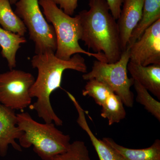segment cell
<instances>
[{
    "mask_svg": "<svg viewBox=\"0 0 160 160\" xmlns=\"http://www.w3.org/2000/svg\"><path fill=\"white\" fill-rule=\"evenodd\" d=\"M145 0H123L117 24L122 52L126 50L132 31L142 18Z\"/></svg>",
    "mask_w": 160,
    "mask_h": 160,
    "instance_id": "10",
    "label": "cell"
},
{
    "mask_svg": "<svg viewBox=\"0 0 160 160\" xmlns=\"http://www.w3.org/2000/svg\"><path fill=\"white\" fill-rule=\"evenodd\" d=\"M129 61L143 66L160 64V19L129 46Z\"/></svg>",
    "mask_w": 160,
    "mask_h": 160,
    "instance_id": "8",
    "label": "cell"
},
{
    "mask_svg": "<svg viewBox=\"0 0 160 160\" xmlns=\"http://www.w3.org/2000/svg\"><path fill=\"white\" fill-rule=\"evenodd\" d=\"M35 79L31 73L10 69L0 74V103L12 110H22L30 106L29 90Z\"/></svg>",
    "mask_w": 160,
    "mask_h": 160,
    "instance_id": "7",
    "label": "cell"
},
{
    "mask_svg": "<svg viewBox=\"0 0 160 160\" xmlns=\"http://www.w3.org/2000/svg\"><path fill=\"white\" fill-rule=\"evenodd\" d=\"M31 65L38 69V75L29 90L30 97L36 98L37 101L29 108L35 110L45 122H54L56 126H62L63 121L52 109L50 97L53 92L61 88L63 73L66 69L87 72L85 59L78 53L69 60H64L57 57L54 52H48L34 55Z\"/></svg>",
    "mask_w": 160,
    "mask_h": 160,
    "instance_id": "1",
    "label": "cell"
},
{
    "mask_svg": "<svg viewBox=\"0 0 160 160\" xmlns=\"http://www.w3.org/2000/svg\"><path fill=\"white\" fill-rule=\"evenodd\" d=\"M17 118L18 126L24 132L19 139L21 147L33 146V151L43 160H51L69 149L70 136L58 129L54 123L38 122L28 112L18 113Z\"/></svg>",
    "mask_w": 160,
    "mask_h": 160,
    "instance_id": "4",
    "label": "cell"
},
{
    "mask_svg": "<svg viewBox=\"0 0 160 160\" xmlns=\"http://www.w3.org/2000/svg\"><path fill=\"white\" fill-rule=\"evenodd\" d=\"M38 2L46 21L51 23L55 32L57 47L55 55L57 57L68 60L73 55L82 53L107 63L103 53H91L80 46L79 41L82 37V29L78 15L72 17L66 14L52 0H38Z\"/></svg>",
    "mask_w": 160,
    "mask_h": 160,
    "instance_id": "3",
    "label": "cell"
},
{
    "mask_svg": "<svg viewBox=\"0 0 160 160\" xmlns=\"http://www.w3.org/2000/svg\"><path fill=\"white\" fill-rule=\"evenodd\" d=\"M23 134L18 126L14 110L0 103V156H6L9 145L15 150L22 151V147L16 140L19 139Z\"/></svg>",
    "mask_w": 160,
    "mask_h": 160,
    "instance_id": "9",
    "label": "cell"
},
{
    "mask_svg": "<svg viewBox=\"0 0 160 160\" xmlns=\"http://www.w3.org/2000/svg\"><path fill=\"white\" fill-rule=\"evenodd\" d=\"M9 1L11 5H13V4H15L19 0H9Z\"/></svg>",
    "mask_w": 160,
    "mask_h": 160,
    "instance_id": "22",
    "label": "cell"
},
{
    "mask_svg": "<svg viewBox=\"0 0 160 160\" xmlns=\"http://www.w3.org/2000/svg\"><path fill=\"white\" fill-rule=\"evenodd\" d=\"M129 61V47L122 52L120 59L113 63L103 62L96 60L91 71L82 75L86 81L95 79L106 84L118 95L124 105L132 107L134 97L131 90L134 80L128 76L127 65Z\"/></svg>",
    "mask_w": 160,
    "mask_h": 160,
    "instance_id": "5",
    "label": "cell"
},
{
    "mask_svg": "<svg viewBox=\"0 0 160 160\" xmlns=\"http://www.w3.org/2000/svg\"><path fill=\"white\" fill-rule=\"evenodd\" d=\"M15 12L29 31V38L35 44L36 54L55 52L57 43L54 28L44 18L38 0H19Z\"/></svg>",
    "mask_w": 160,
    "mask_h": 160,
    "instance_id": "6",
    "label": "cell"
},
{
    "mask_svg": "<svg viewBox=\"0 0 160 160\" xmlns=\"http://www.w3.org/2000/svg\"><path fill=\"white\" fill-rule=\"evenodd\" d=\"M89 10L80 12L81 40L95 53L105 55L107 63H113L122 55L119 31L116 20L106 0H88Z\"/></svg>",
    "mask_w": 160,
    "mask_h": 160,
    "instance_id": "2",
    "label": "cell"
},
{
    "mask_svg": "<svg viewBox=\"0 0 160 160\" xmlns=\"http://www.w3.org/2000/svg\"><path fill=\"white\" fill-rule=\"evenodd\" d=\"M110 12L113 18L118 20L121 13L123 0H106Z\"/></svg>",
    "mask_w": 160,
    "mask_h": 160,
    "instance_id": "21",
    "label": "cell"
},
{
    "mask_svg": "<svg viewBox=\"0 0 160 160\" xmlns=\"http://www.w3.org/2000/svg\"><path fill=\"white\" fill-rule=\"evenodd\" d=\"M57 5H58L66 14L72 16L78 6V0H52Z\"/></svg>",
    "mask_w": 160,
    "mask_h": 160,
    "instance_id": "20",
    "label": "cell"
},
{
    "mask_svg": "<svg viewBox=\"0 0 160 160\" xmlns=\"http://www.w3.org/2000/svg\"><path fill=\"white\" fill-rule=\"evenodd\" d=\"M51 160H91L89 152L85 142L75 141L71 143L68 150L55 156Z\"/></svg>",
    "mask_w": 160,
    "mask_h": 160,
    "instance_id": "19",
    "label": "cell"
},
{
    "mask_svg": "<svg viewBox=\"0 0 160 160\" xmlns=\"http://www.w3.org/2000/svg\"><path fill=\"white\" fill-rule=\"evenodd\" d=\"M0 25L3 29L21 36L27 32L23 21L12 9L9 0H0Z\"/></svg>",
    "mask_w": 160,
    "mask_h": 160,
    "instance_id": "15",
    "label": "cell"
},
{
    "mask_svg": "<svg viewBox=\"0 0 160 160\" xmlns=\"http://www.w3.org/2000/svg\"><path fill=\"white\" fill-rule=\"evenodd\" d=\"M27 42L26 38L7 31L0 27V47L1 54L7 60L9 69L16 67V54L21 45Z\"/></svg>",
    "mask_w": 160,
    "mask_h": 160,
    "instance_id": "14",
    "label": "cell"
},
{
    "mask_svg": "<svg viewBox=\"0 0 160 160\" xmlns=\"http://www.w3.org/2000/svg\"><path fill=\"white\" fill-rule=\"evenodd\" d=\"M102 141L120 156L121 160H160L159 139L156 140L150 147L143 149L126 148L109 138H103Z\"/></svg>",
    "mask_w": 160,
    "mask_h": 160,
    "instance_id": "12",
    "label": "cell"
},
{
    "mask_svg": "<svg viewBox=\"0 0 160 160\" xmlns=\"http://www.w3.org/2000/svg\"><path fill=\"white\" fill-rule=\"evenodd\" d=\"M159 19L160 0H145L142 18L132 32L127 46H131L146 29Z\"/></svg>",
    "mask_w": 160,
    "mask_h": 160,
    "instance_id": "13",
    "label": "cell"
},
{
    "mask_svg": "<svg viewBox=\"0 0 160 160\" xmlns=\"http://www.w3.org/2000/svg\"><path fill=\"white\" fill-rule=\"evenodd\" d=\"M133 85L136 92L137 102L144 106L147 111L160 122V102L155 99L151 96L149 91L137 81L134 80Z\"/></svg>",
    "mask_w": 160,
    "mask_h": 160,
    "instance_id": "17",
    "label": "cell"
},
{
    "mask_svg": "<svg viewBox=\"0 0 160 160\" xmlns=\"http://www.w3.org/2000/svg\"><path fill=\"white\" fill-rule=\"evenodd\" d=\"M121 98L112 92L102 105L101 115L107 119L109 126L119 122L126 118V112Z\"/></svg>",
    "mask_w": 160,
    "mask_h": 160,
    "instance_id": "16",
    "label": "cell"
},
{
    "mask_svg": "<svg viewBox=\"0 0 160 160\" xmlns=\"http://www.w3.org/2000/svg\"><path fill=\"white\" fill-rule=\"evenodd\" d=\"M113 92L106 84L95 79L89 80L82 90L84 96L92 98L97 104L102 106L109 95Z\"/></svg>",
    "mask_w": 160,
    "mask_h": 160,
    "instance_id": "18",
    "label": "cell"
},
{
    "mask_svg": "<svg viewBox=\"0 0 160 160\" xmlns=\"http://www.w3.org/2000/svg\"><path fill=\"white\" fill-rule=\"evenodd\" d=\"M127 70L134 81L160 100V64L143 66L129 61Z\"/></svg>",
    "mask_w": 160,
    "mask_h": 160,
    "instance_id": "11",
    "label": "cell"
}]
</instances>
